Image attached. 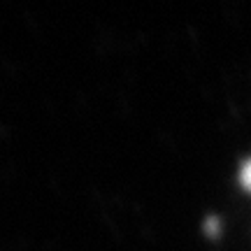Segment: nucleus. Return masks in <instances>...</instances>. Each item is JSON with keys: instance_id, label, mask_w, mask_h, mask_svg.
I'll return each instance as SVG.
<instances>
[{"instance_id": "nucleus-1", "label": "nucleus", "mask_w": 251, "mask_h": 251, "mask_svg": "<svg viewBox=\"0 0 251 251\" xmlns=\"http://www.w3.org/2000/svg\"><path fill=\"white\" fill-rule=\"evenodd\" d=\"M240 177H242V184L247 188H249L251 191V161H247L244 163V168H242V175H240Z\"/></svg>"}]
</instances>
